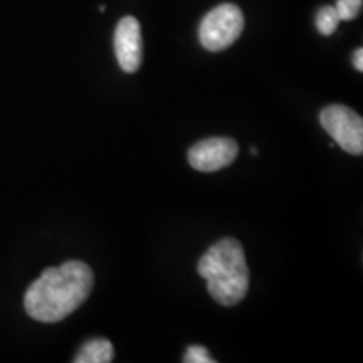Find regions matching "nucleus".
Returning a JSON list of instances; mask_svg holds the SVG:
<instances>
[{
    "mask_svg": "<svg viewBox=\"0 0 363 363\" xmlns=\"http://www.w3.org/2000/svg\"><path fill=\"white\" fill-rule=\"evenodd\" d=\"M93 284V271L83 261L48 267L26 291L27 315L40 323H57L83 305Z\"/></svg>",
    "mask_w": 363,
    "mask_h": 363,
    "instance_id": "1",
    "label": "nucleus"
},
{
    "mask_svg": "<svg viewBox=\"0 0 363 363\" xmlns=\"http://www.w3.org/2000/svg\"><path fill=\"white\" fill-rule=\"evenodd\" d=\"M199 274L207 281V291L222 306H235L246 298L249 267L239 240L220 239L199 261Z\"/></svg>",
    "mask_w": 363,
    "mask_h": 363,
    "instance_id": "2",
    "label": "nucleus"
},
{
    "mask_svg": "<svg viewBox=\"0 0 363 363\" xmlns=\"http://www.w3.org/2000/svg\"><path fill=\"white\" fill-rule=\"evenodd\" d=\"M244 29V13L234 4H220L203 17L199 27V39L203 49L219 52L230 48Z\"/></svg>",
    "mask_w": 363,
    "mask_h": 363,
    "instance_id": "3",
    "label": "nucleus"
},
{
    "mask_svg": "<svg viewBox=\"0 0 363 363\" xmlns=\"http://www.w3.org/2000/svg\"><path fill=\"white\" fill-rule=\"evenodd\" d=\"M320 123L345 152L362 155L363 120L358 113L342 104H331L320 113Z\"/></svg>",
    "mask_w": 363,
    "mask_h": 363,
    "instance_id": "4",
    "label": "nucleus"
},
{
    "mask_svg": "<svg viewBox=\"0 0 363 363\" xmlns=\"http://www.w3.org/2000/svg\"><path fill=\"white\" fill-rule=\"evenodd\" d=\"M239 147L233 138L202 140L189 150V163L199 172H217L225 169L238 158Z\"/></svg>",
    "mask_w": 363,
    "mask_h": 363,
    "instance_id": "5",
    "label": "nucleus"
},
{
    "mask_svg": "<svg viewBox=\"0 0 363 363\" xmlns=\"http://www.w3.org/2000/svg\"><path fill=\"white\" fill-rule=\"evenodd\" d=\"M115 52L125 72H136L142 66L143 40L142 27L135 17H123L115 30Z\"/></svg>",
    "mask_w": 363,
    "mask_h": 363,
    "instance_id": "6",
    "label": "nucleus"
},
{
    "mask_svg": "<svg viewBox=\"0 0 363 363\" xmlns=\"http://www.w3.org/2000/svg\"><path fill=\"white\" fill-rule=\"evenodd\" d=\"M115 357L113 345L106 338H93L86 342L78 355L74 357V363H110Z\"/></svg>",
    "mask_w": 363,
    "mask_h": 363,
    "instance_id": "7",
    "label": "nucleus"
},
{
    "mask_svg": "<svg viewBox=\"0 0 363 363\" xmlns=\"http://www.w3.org/2000/svg\"><path fill=\"white\" fill-rule=\"evenodd\" d=\"M340 24V17L337 13V9L335 6H325L321 7L316 13V27L320 30V34L323 35H331L337 30V27Z\"/></svg>",
    "mask_w": 363,
    "mask_h": 363,
    "instance_id": "8",
    "label": "nucleus"
},
{
    "mask_svg": "<svg viewBox=\"0 0 363 363\" xmlns=\"http://www.w3.org/2000/svg\"><path fill=\"white\" fill-rule=\"evenodd\" d=\"M362 7V0H338L337 6H335L340 21H353L355 17L360 16Z\"/></svg>",
    "mask_w": 363,
    "mask_h": 363,
    "instance_id": "9",
    "label": "nucleus"
},
{
    "mask_svg": "<svg viewBox=\"0 0 363 363\" xmlns=\"http://www.w3.org/2000/svg\"><path fill=\"white\" fill-rule=\"evenodd\" d=\"M185 363H214V358L211 357L207 348L201 347V345H192L187 348L184 355Z\"/></svg>",
    "mask_w": 363,
    "mask_h": 363,
    "instance_id": "10",
    "label": "nucleus"
},
{
    "mask_svg": "<svg viewBox=\"0 0 363 363\" xmlns=\"http://www.w3.org/2000/svg\"><path fill=\"white\" fill-rule=\"evenodd\" d=\"M353 66H355V69L363 71V49L362 48H358L355 54H353Z\"/></svg>",
    "mask_w": 363,
    "mask_h": 363,
    "instance_id": "11",
    "label": "nucleus"
}]
</instances>
